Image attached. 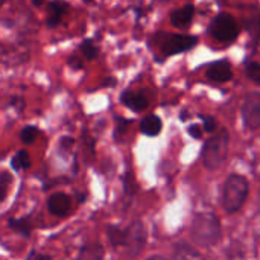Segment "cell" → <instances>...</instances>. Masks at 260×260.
<instances>
[{
    "instance_id": "6da1fadb",
    "label": "cell",
    "mask_w": 260,
    "mask_h": 260,
    "mask_svg": "<svg viewBox=\"0 0 260 260\" xmlns=\"http://www.w3.org/2000/svg\"><path fill=\"white\" fill-rule=\"evenodd\" d=\"M190 238L198 247L210 248L221 239V222L212 212H200L195 215L190 227Z\"/></svg>"
},
{
    "instance_id": "7a4b0ae2",
    "label": "cell",
    "mask_w": 260,
    "mask_h": 260,
    "mask_svg": "<svg viewBox=\"0 0 260 260\" xmlns=\"http://www.w3.org/2000/svg\"><path fill=\"white\" fill-rule=\"evenodd\" d=\"M230 145V134L225 128L219 129L215 136H212L203 148V165L207 171H216L222 166L227 158Z\"/></svg>"
},
{
    "instance_id": "3957f363",
    "label": "cell",
    "mask_w": 260,
    "mask_h": 260,
    "mask_svg": "<svg viewBox=\"0 0 260 260\" xmlns=\"http://www.w3.org/2000/svg\"><path fill=\"white\" fill-rule=\"evenodd\" d=\"M248 192H250V184L244 175L239 174L229 175L222 187V206L225 212L236 213L247 201Z\"/></svg>"
},
{
    "instance_id": "277c9868",
    "label": "cell",
    "mask_w": 260,
    "mask_h": 260,
    "mask_svg": "<svg viewBox=\"0 0 260 260\" xmlns=\"http://www.w3.org/2000/svg\"><path fill=\"white\" fill-rule=\"evenodd\" d=\"M209 34L219 43H232L239 35V23L229 12H219L210 23Z\"/></svg>"
},
{
    "instance_id": "5b68a950",
    "label": "cell",
    "mask_w": 260,
    "mask_h": 260,
    "mask_svg": "<svg viewBox=\"0 0 260 260\" xmlns=\"http://www.w3.org/2000/svg\"><path fill=\"white\" fill-rule=\"evenodd\" d=\"M197 44H198V38L193 35L165 34V37H161V50L165 55H178L193 49Z\"/></svg>"
},
{
    "instance_id": "8992f818",
    "label": "cell",
    "mask_w": 260,
    "mask_h": 260,
    "mask_svg": "<svg viewBox=\"0 0 260 260\" xmlns=\"http://www.w3.org/2000/svg\"><path fill=\"white\" fill-rule=\"evenodd\" d=\"M242 120L244 125L251 129L256 131L260 128V91H251L245 96L244 102H242Z\"/></svg>"
},
{
    "instance_id": "52a82bcc",
    "label": "cell",
    "mask_w": 260,
    "mask_h": 260,
    "mask_svg": "<svg viewBox=\"0 0 260 260\" xmlns=\"http://www.w3.org/2000/svg\"><path fill=\"white\" fill-rule=\"evenodd\" d=\"M146 241H148V235L142 221H134L133 224H129V227H126L125 248L128 250L129 256H134V257L139 256L142 250L145 248Z\"/></svg>"
},
{
    "instance_id": "ba28073f",
    "label": "cell",
    "mask_w": 260,
    "mask_h": 260,
    "mask_svg": "<svg viewBox=\"0 0 260 260\" xmlns=\"http://www.w3.org/2000/svg\"><path fill=\"white\" fill-rule=\"evenodd\" d=\"M242 24L250 34L253 44L260 40V9L254 5H247L242 8Z\"/></svg>"
},
{
    "instance_id": "9c48e42d",
    "label": "cell",
    "mask_w": 260,
    "mask_h": 260,
    "mask_svg": "<svg viewBox=\"0 0 260 260\" xmlns=\"http://www.w3.org/2000/svg\"><path fill=\"white\" fill-rule=\"evenodd\" d=\"M206 76L213 82H227L233 76V69L229 59H219L209 64L206 70Z\"/></svg>"
},
{
    "instance_id": "30bf717a",
    "label": "cell",
    "mask_w": 260,
    "mask_h": 260,
    "mask_svg": "<svg viewBox=\"0 0 260 260\" xmlns=\"http://www.w3.org/2000/svg\"><path fill=\"white\" fill-rule=\"evenodd\" d=\"M120 102L128 107L129 110L136 111V113H140L143 110L148 108L149 105V99L146 98L145 91H133V90H126L122 93L120 96Z\"/></svg>"
},
{
    "instance_id": "8fae6325",
    "label": "cell",
    "mask_w": 260,
    "mask_h": 260,
    "mask_svg": "<svg viewBox=\"0 0 260 260\" xmlns=\"http://www.w3.org/2000/svg\"><path fill=\"white\" fill-rule=\"evenodd\" d=\"M72 207V200L67 193H53L47 200V210L53 216H64Z\"/></svg>"
},
{
    "instance_id": "7c38bea8",
    "label": "cell",
    "mask_w": 260,
    "mask_h": 260,
    "mask_svg": "<svg viewBox=\"0 0 260 260\" xmlns=\"http://www.w3.org/2000/svg\"><path fill=\"white\" fill-rule=\"evenodd\" d=\"M67 11H69V3L67 2H62V0H52V2H49V5H47L49 15H47V20H46L47 27L49 29L56 27L61 23L62 17L67 14Z\"/></svg>"
},
{
    "instance_id": "4fadbf2b",
    "label": "cell",
    "mask_w": 260,
    "mask_h": 260,
    "mask_svg": "<svg viewBox=\"0 0 260 260\" xmlns=\"http://www.w3.org/2000/svg\"><path fill=\"white\" fill-rule=\"evenodd\" d=\"M195 15V6L193 5H186L177 11H174L171 14V23L175 26V27H180V29H184L190 24L192 18Z\"/></svg>"
},
{
    "instance_id": "5bb4252c",
    "label": "cell",
    "mask_w": 260,
    "mask_h": 260,
    "mask_svg": "<svg viewBox=\"0 0 260 260\" xmlns=\"http://www.w3.org/2000/svg\"><path fill=\"white\" fill-rule=\"evenodd\" d=\"M163 122L158 116L155 114H148L142 119L140 122V133L148 136V137H155L161 133Z\"/></svg>"
},
{
    "instance_id": "9a60e30c",
    "label": "cell",
    "mask_w": 260,
    "mask_h": 260,
    "mask_svg": "<svg viewBox=\"0 0 260 260\" xmlns=\"http://www.w3.org/2000/svg\"><path fill=\"white\" fill-rule=\"evenodd\" d=\"M174 260H204V256L186 242H178L174 247Z\"/></svg>"
},
{
    "instance_id": "2e32d148",
    "label": "cell",
    "mask_w": 260,
    "mask_h": 260,
    "mask_svg": "<svg viewBox=\"0 0 260 260\" xmlns=\"http://www.w3.org/2000/svg\"><path fill=\"white\" fill-rule=\"evenodd\" d=\"M104 247L98 242H93L81 248L76 260H104Z\"/></svg>"
},
{
    "instance_id": "e0dca14e",
    "label": "cell",
    "mask_w": 260,
    "mask_h": 260,
    "mask_svg": "<svg viewBox=\"0 0 260 260\" xmlns=\"http://www.w3.org/2000/svg\"><path fill=\"white\" fill-rule=\"evenodd\" d=\"M108 241L114 248L125 247V244H126V229H122L119 225L111 224L108 227Z\"/></svg>"
},
{
    "instance_id": "ac0fdd59",
    "label": "cell",
    "mask_w": 260,
    "mask_h": 260,
    "mask_svg": "<svg viewBox=\"0 0 260 260\" xmlns=\"http://www.w3.org/2000/svg\"><path fill=\"white\" fill-rule=\"evenodd\" d=\"M11 166L15 169V171H24V169H29L30 166V155L26 149H20L15 152V155L12 157L11 160Z\"/></svg>"
},
{
    "instance_id": "d6986e66",
    "label": "cell",
    "mask_w": 260,
    "mask_h": 260,
    "mask_svg": "<svg viewBox=\"0 0 260 260\" xmlns=\"http://www.w3.org/2000/svg\"><path fill=\"white\" fill-rule=\"evenodd\" d=\"M8 225H9V229H12L15 233H18V235H21V236H24V238H27V236L30 235V224H29V221L24 219V218H20V219L11 218V219L8 221Z\"/></svg>"
},
{
    "instance_id": "ffe728a7",
    "label": "cell",
    "mask_w": 260,
    "mask_h": 260,
    "mask_svg": "<svg viewBox=\"0 0 260 260\" xmlns=\"http://www.w3.org/2000/svg\"><path fill=\"white\" fill-rule=\"evenodd\" d=\"M79 50L82 52L84 58H85V59H88V61H93V59L99 55V49L94 46L93 40H90V38H85V40L81 43Z\"/></svg>"
},
{
    "instance_id": "44dd1931",
    "label": "cell",
    "mask_w": 260,
    "mask_h": 260,
    "mask_svg": "<svg viewBox=\"0 0 260 260\" xmlns=\"http://www.w3.org/2000/svg\"><path fill=\"white\" fill-rule=\"evenodd\" d=\"M37 134H38V128L34 126V125H27L21 129L20 133V140L24 143V145H30L34 143V140L37 139Z\"/></svg>"
},
{
    "instance_id": "7402d4cb",
    "label": "cell",
    "mask_w": 260,
    "mask_h": 260,
    "mask_svg": "<svg viewBox=\"0 0 260 260\" xmlns=\"http://www.w3.org/2000/svg\"><path fill=\"white\" fill-rule=\"evenodd\" d=\"M245 72L251 81H254L256 84H260V62L247 61L245 62Z\"/></svg>"
},
{
    "instance_id": "603a6c76",
    "label": "cell",
    "mask_w": 260,
    "mask_h": 260,
    "mask_svg": "<svg viewBox=\"0 0 260 260\" xmlns=\"http://www.w3.org/2000/svg\"><path fill=\"white\" fill-rule=\"evenodd\" d=\"M123 186H125V195L129 197L136 192V180L133 177V174H126L123 178Z\"/></svg>"
},
{
    "instance_id": "cb8c5ba5",
    "label": "cell",
    "mask_w": 260,
    "mask_h": 260,
    "mask_svg": "<svg viewBox=\"0 0 260 260\" xmlns=\"http://www.w3.org/2000/svg\"><path fill=\"white\" fill-rule=\"evenodd\" d=\"M201 119H203V128H204L206 133H213L216 129L218 123H216L215 117H212V116H201Z\"/></svg>"
},
{
    "instance_id": "d4e9b609",
    "label": "cell",
    "mask_w": 260,
    "mask_h": 260,
    "mask_svg": "<svg viewBox=\"0 0 260 260\" xmlns=\"http://www.w3.org/2000/svg\"><path fill=\"white\" fill-rule=\"evenodd\" d=\"M11 184V175L8 172H3L0 175V189H2V193H0V200L3 201L5 197H6V192H8V186Z\"/></svg>"
},
{
    "instance_id": "484cf974",
    "label": "cell",
    "mask_w": 260,
    "mask_h": 260,
    "mask_svg": "<svg viewBox=\"0 0 260 260\" xmlns=\"http://www.w3.org/2000/svg\"><path fill=\"white\" fill-rule=\"evenodd\" d=\"M69 66H70V67H73L75 70H81V69L84 67V62H82V59H79L78 56H75V55H73V56H70V58H69Z\"/></svg>"
},
{
    "instance_id": "4316f807",
    "label": "cell",
    "mask_w": 260,
    "mask_h": 260,
    "mask_svg": "<svg viewBox=\"0 0 260 260\" xmlns=\"http://www.w3.org/2000/svg\"><path fill=\"white\" fill-rule=\"evenodd\" d=\"M11 105H14L18 111H21L23 108H24V99L23 98H18V96H14L12 99H11Z\"/></svg>"
},
{
    "instance_id": "83f0119b",
    "label": "cell",
    "mask_w": 260,
    "mask_h": 260,
    "mask_svg": "<svg viewBox=\"0 0 260 260\" xmlns=\"http://www.w3.org/2000/svg\"><path fill=\"white\" fill-rule=\"evenodd\" d=\"M187 131H189V134H190L193 139H201V136H203V131H201V128H200L198 125H190Z\"/></svg>"
},
{
    "instance_id": "f1b7e54d",
    "label": "cell",
    "mask_w": 260,
    "mask_h": 260,
    "mask_svg": "<svg viewBox=\"0 0 260 260\" xmlns=\"http://www.w3.org/2000/svg\"><path fill=\"white\" fill-rule=\"evenodd\" d=\"M59 143H61L62 148H70V146L73 145V139H72V137H62Z\"/></svg>"
},
{
    "instance_id": "f546056e",
    "label": "cell",
    "mask_w": 260,
    "mask_h": 260,
    "mask_svg": "<svg viewBox=\"0 0 260 260\" xmlns=\"http://www.w3.org/2000/svg\"><path fill=\"white\" fill-rule=\"evenodd\" d=\"M27 260H50V257H49V256H44V254L30 253V256L27 257Z\"/></svg>"
},
{
    "instance_id": "4dcf8cb0",
    "label": "cell",
    "mask_w": 260,
    "mask_h": 260,
    "mask_svg": "<svg viewBox=\"0 0 260 260\" xmlns=\"http://www.w3.org/2000/svg\"><path fill=\"white\" fill-rule=\"evenodd\" d=\"M105 87H108V85H111V87H114L116 85V79L114 78H108V79H105V84H104Z\"/></svg>"
},
{
    "instance_id": "1f68e13d",
    "label": "cell",
    "mask_w": 260,
    "mask_h": 260,
    "mask_svg": "<svg viewBox=\"0 0 260 260\" xmlns=\"http://www.w3.org/2000/svg\"><path fill=\"white\" fill-rule=\"evenodd\" d=\"M44 2H46V0H30V3H32L34 6H37V8H38V6H41Z\"/></svg>"
},
{
    "instance_id": "d6a6232c",
    "label": "cell",
    "mask_w": 260,
    "mask_h": 260,
    "mask_svg": "<svg viewBox=\"0 0 260 260\" xmlns=\"http://www.w3.org/2000/svg\"><path fill=\"white\" fill-rule=\"evenodd\" d=\"M146 260H169L168 257H165V256H151V257H148Z\"/></svg>"
},
{
    "instance_id": "836d02e7",
    "label": "cell",
    "mask_w": 260,
    "mask_h": 260,
    "mask_svg": "<svg viewBox=\"0 0 260 260\" xmlns=\"http://www.w3.org/2000/svg\"><path fill=\"white\" fill-rule=\"evenodd\" d=\"M257 213L260 215V190H259V200H257Z\"/></svg>"
}]
</instances>
